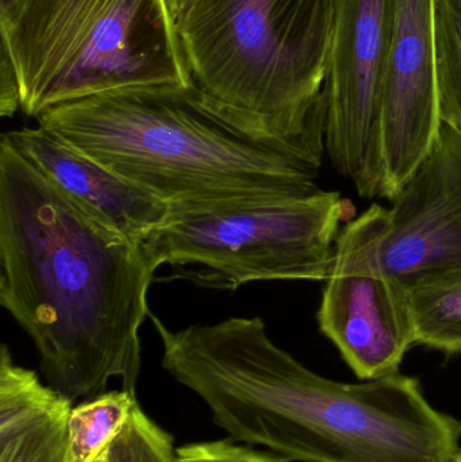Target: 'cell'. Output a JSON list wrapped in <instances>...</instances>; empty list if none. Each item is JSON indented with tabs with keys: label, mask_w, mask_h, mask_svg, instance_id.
I'll return each instance as SVG.
<instances>
[{
	"label": "cell",
	"mask_w": 461,
	"mask_h": 462,
	"mask_svg": "<svg viewBox=\"0 0 461 462\" xmlns=\"http://www.w3.org/2000/svg\"><path fill=\"white\" fill-rule=\"evenodd\" d=\"M438 0H394L382 107L384 195L392 199L438 140Z\"/></svg>",
	"instance_id": "cell-9"
},
{
	"label": "cell",
	"mask_w": 461,
	"mask_h": 462,
	"mask_svg": "<svg viewBox=\"0 0 461 462\" xmlns=\"http://www.w3.org/2000/svg\"><path fill=\"white\" fill-rule=\"evenodd\" d=\"M355 205L340 192L244 195L171 203L141 242L153 268L200 287L235 291L265 280H327L341 225Z\"/></svg>",
	"instance_id": "cell-6"
},
{
	"label": "cell",
	"mask_w": 461,
	"mask_h": 462,
	"mask_svg": "<svg viewBox=\"0 0 461 462\" xmlns=\"http://www.w3.org/2000/svg\"><path fill=\"white\" fill-rule=\"evenodd\" d=\"M135 393L111 391L72 407L68 420V462H94L122 433L137 406Z\"/></svg>",
	"instance_id": "cell-13"
},
{
	"label": "cell",
	"mask_w": 461,
	"mask_h": 462,
	"mask_svg": "<svg viewBox=\"0 0 461 462\" xmlns=\"http://www.w3.org/2000/svg\"><path fill=\"white\" fill-rule=\"evenodd\" d=\"M336 0H194L178 22L200 99L256 137L325 127Z\"/></svg>",
	"instance_id": "cell-4"
},
{
	"label": "cell",
	"mask_w": 461,
	"mask_h": 462,
	"mask_svg": "<svg viewBox=\"0 0 461 462\" xmlns=\"http://www.w3.org/2000/svg\"><path fill=\"white\" fill-rule=\"evenodd\" d=\"M394 0H336L322 87L325 149L367 199L383 198L382 107Z\"/></svg>",
	"instance_id": "cell-8"
},
{
	"label": "cell",
	"mask_w": 461,
	"mask_h": 462,
	"mask_svg": "<svg viewBox=\"0 0 461 462\" xmlns=\"http://www.w3.org/2000/svg\"><path fill=\"white\" fill-rule=\"evenodd\" d=\"M149 318L162 368L233 441L292 462H454L460 453L461 422L433 407L414 377L351 384L319 376L257 317L179 331Z\"/></svg>",
	"instance_id": "cell-1"
},
{
	"label": "cell",
	"mask_w": 461,
	"mask_h": 462,
	"mask_svg": "<svg viewBox=\"0 0 461 462\" xmlns=\"http://www.w3.org/2000/svg\"><path fill=\"white\" fill-rule=\"evenodd\" d=\"M40 126L171 203L318 191L325 129L256 137L222 118L195 87H141L49 108Z\"/></svg>",
	"instance_id": "cell-3"
},
{
	"label": "cell",
	"mask_w": 461,
	"mask_h": 462,
	"mask_svg": "<svg viewBox=\"0 0 461 462\" xmlns=\"http://www.w3.org/2000/svg\"><path fill=\"white\" fill-rule=\"evenodd\" d=\"M192 3H194V0H170L171 10L175 15L176 22L183 18L184 14L191 7Z\"/></svg>",
	"instance_id": "cell-19"
},
{
	"label": "cell",
	"mask_w": 461,
	"mask_h": 462,
	"mask_svg": "<svg viewBox=\"0 0 461 462\" xmlns=\"http://www.w3.org/2000/svg\"><path fill=\"white\" fill-rule=\"evenodd\" d=\"M318 311L321 333L363 382L400 374L416 342L409 291L336 245Z\"/></svg>",
	"instance_id": "cell-10"
},
{
	"label": "cell",
	"mask_w": 461,
	"mask_h": 462,
	"mask_svg": "<svg viewBox=\"0 0 461 462\" xmlns=\"http://www.w3.org/2000/svg\"><path fill=\"white\" fill-rule=\"evenodd\" d=\"M178 462H292L233 439L192 442L176 449Z\"/></svg>",
	"instance_id": "cell-17"
},
{
	"label": "cell",
	"mask_w": 461,
	"mask_h": 462,
	"mask_svg": "<svg viewBox=\"0 0 461 462\" xmlns=\"http://www.w3.org/2000/svg\"><path fill=\"white\" fill-rule=\"evenodd\" d=\"M441 122L461 135V0H438Z\"/></svg>",
	"instance_id": "cell-15"
},
{
	"label": "cell",
	"mask_w": 461,
	"mask_h": 462,
	"mask_svg": "<svg viewBox=\"0 0 461 462\" xmlns=\"http://www.w3.org/2000/svg\"><path fill=\"white\" fill-rule=\"evenodd\" d=\"M2 140L92 216L132 241L141 244L168 216L170 205L161 198L40 125L5 133Z\"/></svg>",
	"instance_id": "cell-11"
},
{
	"label": "cell",
	"mask_w": 461,
	"mask_h": 462,
	"mask_svg": "<svg viewBox=\"0 0 461 462\" xmlns=\"http://www.w3.org/2000/svg\"><path fill=\"white\" fill-rule=\"evenodd\" d=\"M72 403L0 352V462H68Z\"/></svg>",
	"instance_id": "cell-12"
},
{
	"label": "cell",
	"mask_w": 461,
	"mask_h": 462,
	"mask_svg": "<svg viewBox=\"0 0 461 462\" xmlns=\"http://www.w3.org/2000/svg\"><path fill=\"white\" fill-rule=\"evenodd\" d=\"M107 452L110 462H178L172 436L151 420L140 404Z\"/></svg>",
	"instance_id": "cell-16"
},
{
	"label": "cell",
	"mask_w": 461,
	"mask_h": 462,
	"mask_svg": "<svg viewBox=\"0 0 461 462\" xmlns=\"http://www.w3.org/2000/svg\"><path fill=\"white\" fill-rule=\"evenodd\" d=\"M21 110L141 87H194L170 0H0Z\"/></svg>",
	"instance_id": "cell-5"
},
{
	"label": "cell",
	"mask_w": 461,
	"mask_h": 462,
	"mask_svg": "<svg viewBox=\"0 0 461 462\" xmlns=\"http://www.w3.org/2000/svg\"><path fill=\"white\" fill-rule=\"evenodd\" d=\"M454 462H461V450H460L459 455L456 456V458H455Z\"/></svg>",
	"instance_id": "cell-21"
},
{
	"label": "cell",
	"mask_w": 461,
	"mask_h": 462,
	"mask_svg": "<svg viewBox=\"0 0 461 462\" xmlns=\"http://www.w3.org/2000/svg\"><path fill=\"white\" fill-rule=\"evenodd\" d=\"M390 203H373L344 225L336 245L408 291L461 274L459 133L443 124L424 162Z\"/></svg>",
	"instance_id": "cell-7"
},
{
	"label": "cell",
	"mask_w": 461,
	"mask_h": 462,
	"mask_svg": "<svg viewBox=\"0 0 461 462\" xmlns=\"http://www.w3.org/2000/svg\"><path fill=\"white\" fill-rule=\"evenodd\" d=\"M0 68V116L5 118L21 110V92L15 70L5 51H2Z\"/></svg>",
	"instance_id": "cell-18"
},
{
	"label": "cell",
	"mask_w": 461,
	"mask_h": 462,
	"mask_svg": "<svg viewBox=\"0 0 461 462\" xmlns=\"http://www.w3.org/2000/svg\"><path fill=\"white\" fill-rule=\"evenodd\" d=\"M156 269L0 140V304L30 337L46 384L73 404L135 393Z\"/></svg>",
	"instance_id": "cell-2"
},
{
	"label": "cell",
	"mask_w": 461,
	"mask_h": 462,
	"mask_svg": "<svg viewBox=\"0 0 461 462\" xmlns=\"http://www.w3.org/2000/svg\"><path fill=\"white\" fill-rule=\"evenodd\" d=\"M107 450H106V452L103 453L102 456H99V457H97V460H95L94 462H110V460H108V452H107Z\"/></svg>",
	"instance_id": "cell-20"
},
{
	"label": "cell",
	"mask_w": 461,
	"mask_h": 462,
	"mask_svg": "<svg viewBox=\"0 0 461 462\" xmlns=\"http://www.w3.org/2000/svg\"><path fill=\"white\" fill-rule=\"evenodd\" d=\"M416 342L446 355H461V274L409 290Z\"/></svg>",
	"instance_id": "cell-14"
}]
</instances>
